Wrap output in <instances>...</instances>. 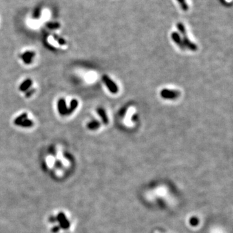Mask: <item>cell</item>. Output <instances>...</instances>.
Masks as SVG:
<instances>
[{"mask_svg": "<svg viewBox=\"0 0 233 233\" xmlns=\"http://www.w3.org/2000/svg\"><path fill=\"white\" fill-rule=\"evenodd\" d=\"M97 111L98 114L100 115V117H101L103 123L105 124H108L109 123V119H108V116H107L106 115L105 110L102 108H97Z\"/></svg>", "mask_w": 233, "mask_h": 233, "instance_id": "9", "label": "cell"}, {"mask_svg": "<svg viewBox=\"0 0 233 233\" xmlns=\"http://www.w3.org/2000/svg\"><path fill=\"white\" fill-rule=\"evenodd\" d=\"M34 91V90H30V91H29L28 93H27V94H26V97H30L31 95H32V94H33V93Z\"/></svg>", "mask_w": 233, "mask_h": 233, "instance_id": "19", "label": "cell"}, {"mask_svg": "<svg viewBox=\"0 0 233 233\" xmlns=\"http://www.w3.org/2000/svg\"><path fill=\"white\" fill-rule=\"evenodd\" d=\"M177 27L182 36V40L184 43L185 47L191 50V51H196V50L198 49V47L196 44H194L189 39H188L184 25L182 23H178L177 25Z\"/></svg>", "mask_w": 233, "mask_h": 233, "instance_id": "2", "label": "cell"}, {"mask_svg": "<svg viewBox=\"0 0 233 233\" xmlns=\"http://www.w3.org/2000/svg\"><path fill=\"white\" fill-rule=\"evenodd\" d=\"M191 224L193 226H196L198 224V219L196 218H193L191 219Z\"/></svg>", "mask_w": 233, "mask_h": 233, "instance_id": "18", "label": "cell"}, {"mask_svg": "<svg viewBox=\"0 0 233 233\" xmlns=\"http://www.w3.org/2000/svg\"><path fill=\"white\" fill-rule=\"evenodd\" d=\"M102 80L111 93L115 94L118 92L119 90L117 86L110 77L106 75H104L102 77Z\"/></svg>", "mask_w": 233, "mask_h": 233, "instance_id": "3", "label": "cell"}, {"mask_svg": "<svg viewBox=\"0 0 233 233\" xmlns=\"http://www.w3.org/2000/svg\"><path fill=\"white\" fill-rule=\"evenodd\" d=\"M33 125V122L31 120H30V119L27 118L26 119H24L23 121H22L18 126H20V127H22L28 128V127H32Z\"/></svg>", "mask_w": 233, "mask_h": 233, "instance_id": "12", "label": "cell"}, {"mask_svg": "<svg viewBox=\"0 0 233 233\" xmlns=\"http://www.w3.org/2000/svg\"><path fill=\"white\" fill-rule=\"evenodd\" d=\"M46 27L49 29H57L60 28V25L58 22H49L46 24Z\"/></svg>", "mask_w": 233, "mask_h": 233, "instance_id": "14", "label": "cell"}, {"mask_svg": "<svg viewBox=\"0 0 233 233\" xmlns=\"http://www.w3.org/2000/svg\"><path fill=\"white\" fill-rule=\"evenodd\" d=\"M35 56V53L33 51H26L21 55V58L26 64H30L33 61Z\"/></svg>", "mask_w": 233, "mask_h": 233, "instance_id": "6", "label": "cell"}, {"mask_svg": "<svg viewBox=\"0 0 233 233\" xmlns=\"http://www.w3.org/2000/svg\"><path fill=\"white\" fill-rule=\"evenodd\" d=\"M58 111L62 116L67 115V107L66 106V100L64 98H60L58 101Z\"/></svg>", "mask_w": 233, "mask_h": 233, "instance_id": "5", "label": "cell"}, {"mask_svg": "<svg viewBox=\"0 0 233 233\" xmlns=\"http://www.w3.org/2000/svg\"><path fill=\"white\" fill-rule=\"evenodd\" d=\"M54 38L55 39V40L58 42V43L60 44V45H64V44H66V41L63 38L58 37V36L54 35Z\"/></svg>", "mask_w": 233, "mask_h": 233, "instance_id": "17", "label": "cell"}, {"mask_svg": "<svg viewBox=\"0 0 233 233\" xmlns=\"http://www.w3.org/2000/svg\"><path fill=\"white\" fill-rule=\"evenodd\" d=\"M178 1L179 3L183 10H185V11H187L188 10V5H187V3L185 2V0H178Z\"/></svg>", "mask_w": 233, "mask_h": 233, "instance_id": "16", "label": "cell"}, {"mask_svg": "<svg viewBox=\"0 0 233 233\" xmlns=\"http://www.w3.org/2000/svg\"><path fill=\"white\" fill-rule=\"evenodd\" d=\"M41 13H42V9L40 7H37L34 12H33V18L34 19H38L40 16H41Z\"/></svg>", "mask_w": 233, "mask_h": 233, "instance_id": "15", "label": "cell"}, {"mask_svg": "<svg viewBox=\"0 0 233 233\" xmlns=\"http://www.w3.org/2000/svg\"><path fill=\"white\" fill-rule=\"evenodd\" d=\"M100 126V122H98V121H91L90 123H87V128L89 130H95L97 129H98Z\"/></svg>", "mask_w": 233, "mask_h": 233, "instance_id": "11", "label": "cell"}, {"mask_svg": "<svg viewBox=\"0 0 233 233\" xmlns=\"http://www.w3.org/2000/svg\"><path fill=\"white\" fill-rule=\"evenodd\" d=\"M27 118V113H24L23 114H21L20 116H18L17 118H16L14 121V123L15 125L18 126L20 124V123L23 121L24 119H26Z\"/></svg>", "mask_w": 233, "mask_h": 233, "instance_id": "13", "label": "cell"}, {"mask_svg": "<svg viewBox=\"0 0 233 233\" xmlns=\"http://www.w3.org/2000/svg\"><path fill=\"white\" fill-rule=\"evenodd\" d=\"M33 84V81L30 79H27L26 80H24L22 84L19 87V90H20L21 91H26L27 90H29V88L32 86Z\"/></svg>", "mask_w": 233, "mask_h": 233, "instance_id": "8", "label": "cell"}, {"mask_svg": "<svg viewBox=\"0 0 233 233\" xmlns=\"http://www.w3.org/2000/svg\"><path fill=\"white\" fill-rule=\"evenodd\" d=\"M78 105V100H76V99H73L71 101V103H70V106H69V108L67 109V115H71V113L76 110V108H77V106Z\"/></svg>", "mask_w": 233, "mask_h": 233, "instance_id": "10", "label": "cell"}, {"mask_svg": "<svg viewBox=\"0 0 233 233\" xmlns=\"http://www.w3.org/2000/svg\"><path fill=\"white\" fill-rule=\"evenodd\" d=\"M49 229L53 233L68 231L73 227V221L69 214L64 211H56L51 214L47 219Z\"/></svg>", "mask_w": 233, "mask_h": 233, "instance_id": "1", "label": "cell"}, {"mask_svg": "<svg viewBox=\"0 0 233 233\" xmlns=\"http://www.w3.org/2000/svg\"><path fill=\"white\" fill-rule=\"evenodd\" d=\"M161 95L163 98L174 100V99L177 98L179 96V92L174 91V90L165 89L161 91Z\"/></svg>", "mask_w": 233, "mask_h": 233, "instance_id": "4", "label": "cell"}, {"mask_svg": "<svg viewBox=\"0 0 233 233\" xmlns=\"http://www.w3.org/2000/svg\"><path fill=\"white\" fill-rule=\"evenodd\" d=\"M172 38L173 41L177 44V45L181 49H185L186 47L184 45L183 42L182 38L180 36V34L178 33L174 32L172 34Z\"/></svg>", "mask_w": 233, "mask_h": 233, "instance_id": "7", "label": "cell"}]
</instances>
